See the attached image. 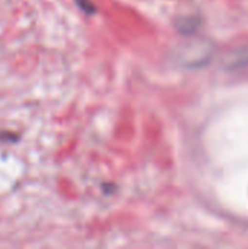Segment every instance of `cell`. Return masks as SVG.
<instances>
[{
	"label": "cell",
	"instance_id": "6da1fadb",
	"mask_svg": "<svg viewBox=\"0 0 248 249\" xmlns=\"http://www.w3.org/2000/svg\"><path fill=\"white\" fill-rule=\"evenodd\" d=\"M20 136L16 131H0V142L1 143H18Z\"/></svg>",
	"mask_w": 248,
	"mask_h": 249
}]
</instances>
